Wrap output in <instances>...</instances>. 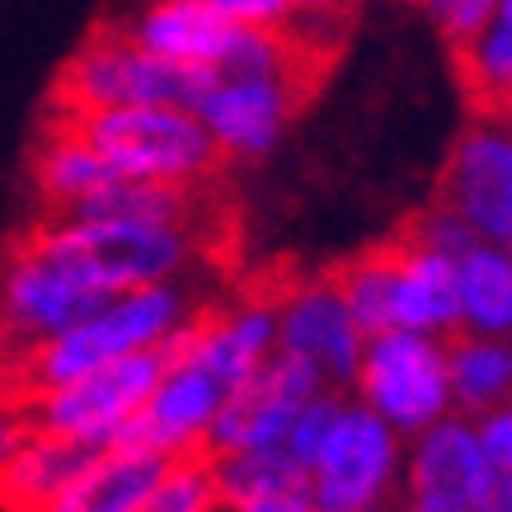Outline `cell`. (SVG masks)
Masks as SVG:
<instances>
[{
  "instance_id": "28",
  "label": "cell",
  "mask_w": 512,
  "mask_h": 512,
  "mask_svg": "<svg viewBox=\"0 0 512 512\" xmlns=\"http://www.w3.org/2000/svg\"><path fill=\"white\" fill-rule=\"evenodd\" d=\"M503 5H512V0H433L428 5V15L437 19V29L447 33V43L466 47L475 33L489 24V19L503 10Z\"/></svg>"
},
{
  "instance_id": "30",
  "label": "cell",
  "mask_w": 512,
  "mask_h": 512,
  "mask_svg": "<svg viewBox=\"0 0 512 512\" xmlns=\"http://www.w3.org/2000/svg\"><path fill=\"white\" fill-rule=\"evenodd\" d=\"M207 10H217L231 24H249V29H273L282 33L296 19L292 0H202Z\"/></svg>"
},
{
  "instance_id": "36",
  "label": "cell",
  "mask_w": 512,
  "mask_h": 512,
  "mask_svg": "<svg viewBox=\"0 0 512 512\" xmlns=\"http://www.w3.org/2000/svg\"><path fill=\"white\" fill-rule=\"evenodd\" d=\"M212 512H235V508H226V503H217V508H212Z\"/></svg>"
},
{
  "instance_id": "15",
  "label": "cell",
  "mask_w": 512,
  "mask_h": 512,
  "mask_svg": "<svg viewBox=\"0 0 512 512\" xmlns=\"http://www.w3.org/2000/svg\"><path fill=\"white\" fill-rule=\"evenodd\" d=\"M273 353H278V311H273V301H240V306L221 315H198L184 348V357L207 367L226 390L249 381Z\"/></svg>"
},
{
  "instance_id": "13",
  "label": "cell",
  "mask_w": 512,
  "mask_h": 512,
  "mask_svg": "<svg viewBox=\"0 0 512 512\" xmlns=\"http://www.w3.org/2000/svg\"><path fill=\"white\" fill-rule=\"evenodd\" d=\"M273 311H278V353L301 357L306 367H315L329 390L353 386L367 334L353 325L334 278L301 282L273 301Z\"/></svg>"
},
{
  "instance_id": "9",
  "label": "cell",
  "mask_w": 512,
  "mask_h": 512,
  "mask_svg": "<svg viewBox=\"0 0 512 512\" xmlns=\"http://www.w3.org/2000/svg\"><path fill=\"white\" fill-rule=\"evenodd\" d=\"M320 390H329V386L320 381L315 367H306L301 357L273 353L249 381L226 390L217 419H212L207 437H202V451L207 456H235V451L282 447L296 409L306 400H315Z\"/></svg>"
},
{
  "instance_id": "5",
  "label": "cell",
  "mask_w": 512,
  "mask_h": 512,
  "mask_svg": "<svg viewBox=\"0 0 512 512\" xmlns=\"http://www.w3.org/2000/svg\"><path fill=\"white\" fill-rule=\"evenodd\" d=\"M207 80H212V71H202V66L151 57L137 43H127L118 29H104L66 62L62 80H57V104L66 113L127 109V104L193 109Z\"/></svg>"
},
{
  "instance_id": "26",
  "label": "cell",
  "mask_w": 512,
  "mask_h": 512,
  "mask_svg": "<svg viewBox=\"0 0 512 512\" xmlns=\"http://www.w3.org/2000/svg\"><path fill=\"white\" fill-rule=\"evenodd\" d=\"M221 503L217 494V470L207 451H184V456H165L156 480L146 489L137 512H212Z\"/></svg>"
},
{
  "instance_id": "33",
  "label": "cell",
  "mask_w": 512,
  "mask_h": 512,
  "mask_svg": "<svg viewBox=\"0 0 512 512\" xmlns=\"http://www.w3.org/2000/svg\"><path fill=\"white\" fill-rule=\"evenodd\" d=\"M404 512H475L456 498H433V494H404Z\"/></svg>"
},
{
  "instance_id": "6",
  "label": "cell",
  "mask_w": 512,
  "mask_h": 512,
  "mask_svg": "<svg viewBox=\"0 0 512 512\" xmlns=\"http://www.w3.org/2000/svg\"><path fill=\"white\" fill-rule=\"evenodd\" d=\"M353 386L376 419L400 437H419L451 414L447 386V339L414 334V329H381L367 334L357 357Z\"/></svg>"
},
{
  "instance_id": "24",
  "label": "cell",
  "mask_w": 512,
  "mask_h": 512,
  "mask_svg": "<svg viewBox=\"0 0 512 512\" xmlns=\"http://www.w3.org/2000/svg\"><path fill=\"white\" fill-rule=\"evenodd\" d=\"M193 188H170V184H132V179H109L99 184L90 198H80L71 212L57 217H80V221H174V226H193Z\"/></svg>"
},
{
  "instance_id": "11",
  "label": "cell",
  "mask_w": 512,
  "mask_h": 512,
  "mask_svg": "<svg viewBox=\"0 0 512 512\" xmlns=\"http://www.w3.org/2000/svg\"><path fill=\"white\" fill-rule=\"evenodd\" d=\"M400 494L456 498L475 512H512V470H498L484 456L466 414H447L404 447Z\"/></svg>"
},
{
  "instance_id": "16",
  "label": "cell",
  "mask_w": 512,
  "mask_h": 512,
  "mask_svg": "<svg viewBox=\"0 0 512 512\" xmlns=\"http://www.w3.org/2000/svg\"><path fill=\"white\" fill-rule=\"evenodd\" d=\"M390 329H414L451 339L456 334V259L404 235L390 245Z\"/></svg>"
},
{
  "instance_id": "27",
  "label": "cell",
  "mask_w": 512,
  "mask_h": 512,
  "mask_svg": "<svg viewBox=\"0 0 512 512\" xmlns=\"http://www.w3.org/2000/svg\"><path fill=\"white\" fill-rule=\"evenodd\" d=\"M334 287L362 334L390 329V249H372L353 264H343L334 273Z\"/></svg>"
},
{
  "instance_id": "17",
  "label": "cell",
  "mask_w": 512,
  "mask_h": 512,
  "mask_svg": "<svg viewBox=\"0 0 512 512\" xmlns=\"http://www.w3.org/2000/svg\"><path fill=\"white\" fill-rule=\"evenodd\" d=\"M221 400H226V386L217 376L198 367L193 357H179L160 367V381L141 404V419L156 433V447L165 456H184V451H202V437L217 419Z\"/></svg>"
},
{
  "instance_id": "18",
  "label": "cell",
  "mask_w": 512,
  "mask_h": 512,
  "mask_svg": "<svg viewBox=\"0 0 512 512\" xmlns=\"http://www.w3.org/2000/svg\"><path fill=\"white\" fill-rule=\"evenodd\" d=\"M212 470H217L221 503L235 512H315L311 475L282 447L212 456Z\"/></svg>"
},
{
  "instance_id": "34",
  "label": "cell",
  "mask_w": 512,
  "mask_h": 512,
  "mask_svg": "<svg viewBox=\"0 0 512 512\" xmlns=\"http://www.w3.org/2000/svg\"><path fill=\"white\" fill-rule=\"evenodd\" d=\"M296 15H339L348 10V0H292Z\"/></svg>"
},
{
  "instance_id": "4",
  "label": "cell",
  "mask_w": 512,
  "mask_h": 512,
  "mask_svg": "<svg viewBox=\"0 0 512 512\" xmlns=\"http://www.w3.org/2000/svg\"><path fill=\"white\" fill-rule=\"evenodd\" d=\"M315 512H390L404 489V437L357 400H339L311 466Z\"/></svg>"
},
{
  "instance_id": "31",
  "label": "cell",
  "mask_w": 512,
  "mask_h": 512,
  "mask_svg": "<svg viewBox=\"0 0 512 512\" xmlns=\"http://www.w3.org/2000/svg\"><path fill=\"white\" fill-rule=\"evenodd\" d=\"M475 442H480V451L494 461L498 470H512V409L508 404H498V409H484V414H475Z\"/></svg>"
},
{
  "instance_id": "7",
  "label": "cell",
  "mask_w": 512,
  "mask_h": 512,
  "mask_svg": "<svg viewBox=\"0 0 512 512\" xmlns=\"http://www.w3.org/2000/svg\"><path fill=\"white\" fill-rule=\"evenodd\" d=\"M160 367L165 362H160L156 348L104 362V367H94V372L76 376V381H66L57 390L29 395L24 419H29L33 433L62 437L80 451H104L113 442V433L146 404L151 386L160 381Z\"/></svg>"
},
{
  "instance_id": "22",
  "label": "cell",
  "mask_w": 512,
  "mask_h": 512,
  "mask_svg": "<svg viewBox=\"0 0 512 512\" xmlns=\"http://www.w3.org/2000/svg\"><path fill=\"white\" fill-rule=\"evenodd\" d=\"M85 456H94V451H80V447H71V442H62V437L29 433L0 461V503L15 512L43 508L47 498L85 466Z\"/></svg>"
},
{
  "instance_id": "1",
  "label": "cell",
  "mask_w": 512,
  "mask_h": 512,
  "mask_svg": "<svg viewBox=\"0 0 512 512\" xmlns=\"http://www.w3.org/2000/svg\"><path fill=\"white\" fill-rule=\"evenodd\" d=\"M113 292L90 273L76 235L62 217H47L0 264V348L24 357L71 325L109 306Z\"/></svg>"
},
{
  "instance_id": "3",
  "label": "cell",
  "mask_w": 512,
  "mask_h": 512,
  "mask_svg": "<svg viewBox=\"0 0 512 512\" xmlns=\"http://www.w3.org/2000/svg\"><path fill=\"white\" fill-rule=\"evenodd\" d=\"M85 146L104 160L113 179L132 184H170L198 188L221 165L217 141L193 118V109H165V104H127V109L66 113Z\"/></svg>"
},
{
  "instance_id": "19",
  "label": "cell",
  "mask_w": 512,
  "mask_h": 512,
  "mask_svg": "<svg viewBox=\"0 0 512 512\" xmlns=\"http://www.w3.org/2000/svg\"><path fill=\"white\" fill-rule=\"evenodd\" d=\"M165 456H127V451H94L85 466L33 512H137Z\"/></svg>"
},
{
  "instance_id": "29",
  "label": "cell",
  "mask_w": 512,
  "mask_h": 512,
  "mask_svg": "<svg viewBox=\"0 0 512 512\" xmlns=\"http://www.w3.org/2000/svg\"><path fill=\"white\" fill-rule=\"evenodd\" d=\"M409 240L437 249V254H451V259H461L470 245H480V235L470 231L456 212H447V207H428V212L409 226Z\"/></svg>"
},
{
  "instance_id": "10",
  "label": "cell",
  "mask_w": 512,
  "mask_h": 512,
  "mask_svg": "<svg viewBox=\"0 0 512 512\" xmlns=\"http://www.w3.org/2000/svg\"><path fill=\"white\" fill-rule=\"evenodd\" d=\"M306 80L311 76H212L193 104V118L207 127L221 156L264 160L301 109Z\"/></svg>"
},
{
  "instance_id": "14",
  "label": "cell",
  "mask_w": 512,
  "mask_h": 512,
  "mask_svg": "<svg viewBox=\"0 0 512 512\" xmlns=\"http://www.w3.org/2000/svg\"><path fill=\"white\" fill-rule=\"evenodd\" d=\"M113 29L127 43H137L151 57L179 66H202L212 71L221 62V52L231 43L235 24L221 19L217 10H207L202 0H141L132 15H123Z\"/></svg>"
},
{
  "instance_id": "23",
  "label": "cell",
  "mask_w": 512,
  "mask_h": 512,
  "mask_svg": "<svg viewBox=\"0 0 512 512\" xmlns=\"http://www.w3.org/2000/svg\"><path fill=\"white\" fill-rule=\"evenodd\" d=\"M33 179H38V193H43V202L52 212H71L80 198H90L99 184H109L113 174L85 146V137H80L76 127L57 123L52 137L43 141L38 160H33Z\"/></svg>"
},
{
  "instance_id": "20",
  "label": "cell",
  "mask_w": 512,
  "mask_h": 512,
  "mask_svg": "<svg viewBox=\"0 0 512 512\" xmlns=\"http://www.w3.org/2000/svg\"><path fill=\"white\" fill-rule=\"evenodd\" d=\"M456 334H512V254L508 245H470L456 259Z\"/></svg>"
},
{
  "instance_id": "21",
  "label": "cell",
  "mask_w": 512,
  "mask_h": 512,
  "mask_svg": "<svg viewBox=\"0 0 512 512\" xmlns=\"http://www.w3.org/2000/svg\"><path fill=\"white\" fill-rule=\"evenodd\" d=\"M447 386L451 414H484L512 395V348L489 334H451L447 339Z\"/></svg>"
},
{
  "instance_id": "25",
  "label": "cell",
  "mask_w": 512,
  "mask_h": 512,
  "mask_svg": "<svg viewBox=\"0 0 512 512\" xmlns=\"http://www.w3.org/2000/svg\"><path fill=\"white\" fill-rule=\"evenodd\" d=\"M466 80L470 94L480 99L484 113H508V90H512V5H503L489 24H484L466 47Z\"/></svg>"
},
{
  "instance_id": "32",
  "label": "cell",
  "mask_w": 512,
  "mask_h": 512,
  "mask_svg": "<svg viewBox=\"0 0 512 512\" xmlns=\"http://www.w3.org/2000/svg\"><path fill=\"white\" fill-rule=\"evenodd\" d=\"M29 433L33 428H29V419H24V409H15V414H10V409H0V461H5V456H10V451H15Z\"/></svg>"
},
{
  "instance_id": "35",
  "label": "cell",
  "mask_w": 512,
  "mask_h": 512,
  "mask_svg": "<svg viewBox=\"0 0 512 512\" xmlns=\"http://www.w3.org/2000/svg\"><path fill=\"white\" fill-rule=\"evenodd\" d=\"M409 5H423V10H428V5H433V0H409Z\"/></svg>"
},
{
  "instance_id": "8",
  "label": "cell",
  "mask_w": 512,
  "mask_h": 512,
  "mask_svg": "<svg viewBox=\"0 0 512 512\" xmlns=\"http://www.w3.org/2000/svg\"><path fill=\"white\" fill-rule=\"evenodd\" d=\"M437 207L456 212L489 245H512V132L503 113H480L456 137Z\"/></svg>"
},
{
  "instance_id": "12",
  "label": "cell",
  "mask_w": 512,
  "mask_h": 512,
  "mask_svg": "<svg viewBox=\"0 0 512 512\" xmlns=\"http://www.w3.org/2000/svg\"><path fill=\"white\" fill-rule=\"evenodd\" d=\"M76 235L80 254L90 273L113 296L127 287H146V282H179L193 264V226H174V221H80L62 217Z\"/></svg>"
},
{
  "instance_id": "2",
  "label": "cell",
  "mask_w": 512,
  "mask_h": 512,
  "mask_svg": "<svg viewBox=\"0 0 512 512\" xmlns=\"http://www.w3.org/2000/svg\"><path fill=\"white\" fill-rule=\"evenodd\" d=\"M188 320V292L184 282H146V287H127L99 306L90 320L71 325L57 339L38 343L24 357H15V372L24 381L29 395L38 390H57L76 376L104 367V362H118V357L146 353L156 348L174 325Z\"/></svg>"
}]
</instances>
